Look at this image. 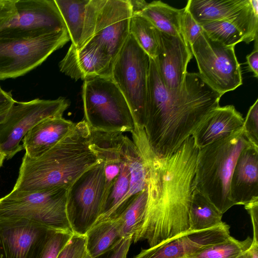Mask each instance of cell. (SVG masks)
<instances>
[{
	"mask_svg": "<svg viewBox=\"0 0 258 258\" xmlns=\"http://www.w3.org/2000/svg\"><path fill=\"white\" fill-rule=\"evenodd\" d=\"M16 17L0 29V37L32 38L63 30L55 0H16Z\"/></svg>",
	"mask_w": 258,
	"mask_h": 258,
	"instance_id": "obj_12",
	"label": "cell"
},
{
	"mask_svg": "<svg viewBox=\"0 0 258 258\" xmlns=\"http://www.w3.org/2000/svg\"><path fill=\"white\" fill-rule=\"evenodd\" d=\"M132 242L131 237H122L106 251L95 258H126Z\"/></svg>",
	"mask_w": 258,
	"mask_h": 258,
	"instance_id": "obj_36",
	"label": "cell"
},
{
	"mask_svg": "<svg viewBox=\"0 0 258 258\" xmlns=\"http://www.w3.org/2000/svg\"><path fill=\"white\" fill-rule=\"evenodd\" d=\"M16 102L10 92L0 88V121L5 117Z\"/></svg>",
	"mask_w": 258,
	"mask_h": 258,
	"instance_id": "obj_39",
	"label": "cell"
},
{
	"mask_svg": "<svg viewBox=\"0 0 258 258\" xmlns=\"http://www.w3.org/2000/svg\"><path fill=\"white\" fill-rule=\"evenodd\" d=\"M121 160L118 177L106 200L102 212L96 222L111 219L118 206L126 196L130 187V171L121 150Z\"/></svg>",
	"mask_w": 258,
	"mask_h": 258,
	"instance_id": "obj_30",
	"label": "cell"
},
{
	"mask_svg": "<svg viewBox=\"0 0 258 258\" xmlns=\"http://www.w3.org/2000/svg\"><path fill=\"white\" fill-rule=\"evenodd\" d=\"M185 7L201 26L220 20L234 25L252 10L250 0H189Z\"/></svg>",
	"mask_w": 258,
	"mask_h": 258,
	"instance_id": "obj_20",
	"label": "cell"
},
{
	"mask_svg": "<svg viewBox=\"0 0 258 258\" xmlns=\"http://www.w3.org/2000/svg\"><path fill=\"white\" fill-rule=\"evenodd\" d=\"M184 8L182 27L184 36L190 47L203 33V30L202 26L195 20L185 7Z\"/></svg>",
	"mask_w": 258,
	"mask_h": 258,
	"instance_id": "obj_35",
	"label": "cell"
},
{
	"mask_svg": "<svg viewBox=\"0 0 258 258\" xmlns=\"http://www.w3.org/2000/svg\"><path fill=\"white\" fill-rule=\"evenodd\" d=\"M104 186L103 161L81 174L68 188L66 212L72 232L85 235L101 215Z\"/></svg>",
	"mask_w": 258,
	"mask_h": 258,
	"instance_id": "obj_11",
	"label": "cell"
},
{
	"mask_svg": "<svg viewBox=\"0 0 258 258\" xmlns=\"http://www.w3.org/2000/svg\"><path fill=\"white\" fill-rule=\"evenodd\" d=\"M89 0H55L69 33L70 40L78 48L86 24Z\"/></svg>",
	"mask_w": 258,
	"mask_h": 258,
	"instance_id": "obj_25",
	"label": "cell"
},
{
	"mask_svg": "<svg viewBox=\"0 0 258 258\" xmlns=\"http://www.w3.org/2000/svg\"><path fill=\"white\" fill-rule=\"evenodd\" d=\"M202 27L210 38L226 46L235 47L244 40L240 31L228 21H212L202 25Z\"/></svg>",
	"mask_w": 258,
	"mask_h": 258,
	"instance_id": "obj_31",
	"label": "cell"
},
{
	"mask_svg": "<svg viewBox=\"0 0 258 258\" xmlns=\"http://www.w3.org/2000/svg\"><path fill=\"white\" fill-rule=\"evenodd\" d=\"M73 233L68 230H55L45 244L39 258H57Z\"/></svg>",
	"mask_w": 258,
	"mask_h": 258,
	"instance_id": "obj_32",
	"label": "cell"
},
{
	"mask_svg": "<svg viewBox=\"0 0 258 258\" xmlns=\"http://www.w3.org/2000/svg\"><path fill=\"white\" fill-rule=\"evenodd\" d=\"M147 169V201L144 223L137 242L149 247L189 232V211L199 148L192 136L175 152L157 155L144 129L132 133Z\"/></svg>",
	"mask_w": 258,
	"mask_h": 258,
	"instance_id": "obj_1",
	"label": "cell"
},
{
	"mask_svg": "<svg viewBox=\"0 0 258 258\" xmlns=\"http://www.w3.org/2000/svg\"><path fill=\"white\" fill-rule=\"evenodd\" d=\"M88 255L85 235L73 233L57 258H87Z\"/></svg>",
	"mask_w": 258,
	"mask_h": 258,
	"instance_id": "obj_33",
	"label": "cell"
},
{
	"mask_svg": "<svg viewBox=\"0 0 258 258\" xmlns=\"http://www.w3.org/2000/svg\"><path fill=\"white\" fill-rule=\"evenodd\" d=\"M247 258H258V243L252 242L247 250Z\"/></svg>",
	"mask_w": 258,
	"mask_h": 258,
	"instance_id": "obj_42",
	"label": "cell"
},
{
	"mask_svg": "<svg viewBox=\"0 0 258 258\" xmlns=\"http://www.w3.org/2000/svg\"><path fill=\"white\" fill-rule=\"evenodd\" d=\"M0 88H1V87H0Z\"/></svg>",
	"mask_w": 258,
	"mask_h": 258,
	"instance_id": "obj_46",
	"label": "cell"
},
{
	"mask_svg": "<svg viewBox=\"0 0 258 258\" xmlns=\"http://www.w3.org/2000/svg\"><path fill=\"white\" fill-rule=\"evenodd\" d=\"M82 99L84 120L91 130L121 133L134 130L132 110L111 77L84 80Z\"/></svg>",
	"mask_w": 258,
	"mask_h": 258,
	"instance_id": "obj_5",
	"label": "cell"
},
{
	"mask_svg": "<svg viewBox=\"0 0 258 258\" xmlns=\"http://www.w3.org/2000/svg\"><path fill=\"white\" fill-rule=\"evenodd\" d=\"M16 0H0V29L5 27L16 16Z\"/></svg>",
	"mask_w": 258,
	"mask_h": 258,
	"instance_id": "obj_37",
	"label": "cell"
},
{
	"mask_svg": "<svg viewBox=\"0 0 258 258\" xmlns=\"http://www.w3.org/2000/svg\"><path fill=\"white\" fill-rule=\"evenodd\" d=\"M184 10V8L176 9L158 1L148 3L137 14L148 20L159 31L172 36H181L186 40L182 27Z\"/></svg>",
	"mask_w": 258,
	"mask_h": 258,
	"instance_id": "obj_23",
	"label": "cell"
},
{
	"mask_svg": "<svg viewBox=\"0 0 258 258\" xmlns=\"http://www.w3.org/2000/svg\"><path fill=\"white\" fill-rule=\"evenodd\" d=\"M253 50L246 56L248 70L253 73L254 77H258V43L257 39L255 40Z\"/></svg>",
	"mask_w": 258,
	"mask_h": 258,
	"instance_id": "obj_40",
	"label": "cell"
},
{
	"mask_svg": "<svg viewBox=\"0 0 258 258\" xmlns=\"http://www.w3.org/2000/svg\"><path fill=\"white\" fill-rule=\"evenodd\" d=\"M92 149L84 119L50 149L35 157L24 155L13 190L33 192L68 188L84 172L100 162Z\"/></svg>",
	"mask_w": 258,
	"mask_h": 258,
	"instance_id": "obj_3",
	"label": "cell"
},
{
	"mask_svg": "<svg viewBox=\"0 0 258 258\" xmlns=\"http://www.w3.org/2000/svg\"><path fill=\"white\" fill-rule=\"evenodd\" d=\"M244 118L233 105L219 106L192 134L198 147L202 148L243 128Z\"/></svg>",
	"mask_w": 258,
	"mask_h": 258,
	"instance_id": "obj_19",
	"label": "cell"
},
{
	"mask_svg": "<svg viewBox=\"0 0 258 258\" xmlns=\"http://www.w3.org/2000/svg\"><path fill=\"white\" fill-rule=\"evenodd\" d=\"M130 34L150 58L156 57L160 46V32L148 20L138 14H132Z\"/></svg>",
	"mask_w": 258,
	"mask_h": 258,
	"instance_id": "obj_28",
	"label": "cell"
},
{
	"mask_svg": "<svg viewBox=\"0 0 258 258\" xmlns=\"http://www.w3.org/2000/svg\"><path fill=\"white\" fill-rule=\"evenodd\" d=\"M70 40L67 30L37 37H0V80L25 75Z\"/></svg>",
	"mask_w": 258,
	"mask_h": 258,
	"instance_id": "obj_8",
	"label": "cell"
},
{
	"mask_svg": "<svg viewBox=\"0 0 258 258\" xmlns=\"http://www.w3.org/2000/svg\"><path fill=\"white\" fill-rule=\"evenodd\" d=\"M147 201V188L140 192L117 217L120 219L122 237H131L137 242L144 223Z\"/></svg>",
	"mask_w": 258,
	"mask_h": 258,
	"instance_id": "obj_27",
	"label": "cell"
},
{
	"mask_svg": "<svg viewBox=\"0 0 258 258\" xmlns=\"http://www.w3.org/2000/svg\"><path fill=\"white\" fill-rule=\"evenodd\" d=\"M223 214L197 190L192 194L189 211V231L209 229L221 224Z\"/></svg>",
	"mask_w": 258,
	"mask_h": 258,
	"instance_id": "obj_26",
	"label": "cell"
},
{
	"mask_svg": "<svg viewBox=\"0 0 258 258\" xmlns=\"http://www.w3.org/2000/svg\"><path fill=\"white\" fill-rule=\"evenodd\" d=\"M234 205H244L258 198V147L249 144L240 153L230 181Z\"/></svg>",
	"mask_w": 258,
	"mask_h": 258,
	"instance_id": "obj_18",
	"label": "cell"
},
{
	"mask_svg": "<svg viewBox=\"0 0 258 258\" xmlns=\"http://www.w3.org/2000/svg\"><path fill=\"white\" fill-rule=\"evenodd\" d=\"M249 214L253 229L252 242L258 243V198L244 205Z\"/></svg>",
	"mask_w": 258,
	"mask_h": 258,
	"instance_id": "obj_38",
	"label": "cell"
},
{
	"mask_svg": "<svg viewBox=\"0 0 258 258\" xmlns=\"http://www.w3.org/2000/svg\"><path fill=\"white\" fill-rule=\"evenodd\" d=\"M225 222L215 227L189 231L156 246L142 249L133 258H186L199 249L223 241L230 236Z\"/></svg>",
	"mask_w": 258,
	"mask_h": 258,
	"instance_id": "obj_15",
	"label": "cell"
},
{
	"mask_svg": "<svg viewBox=\"0 0 258 258\" xmlns=\"http://www.w3.org/2000/svg\"><path fill=\"white\" fill-rule=\"evenodd\" d=\"M6 159V155L0 148V168L2 166L4 160Z\"/></svg>",
	"mask_w": 258,
	"mask_h": 258,
	"instance_id": "obj_43",
	"label": "cell"
},
{
	"mask_svg": "<svg viewBox=\"0 0 258 258\" xmlns=\"http://www.w3.org/2000/svg\"><path fill=\"white\" fill-rule=\"evenodd\" d=\"M69 106V101L62 97L17 101L0 121V148L6 159L12 158L23 149L20 142L34 126L47 118L62 117Z\"/></svg>",
	"mask_w": 258,
	"mask_h": 258,
	"instance_id": "obj_10",
	"label": "cell"
},
{
	"mask_svg": "<svg viewBox=\"0 0 258 258\" xmlns=\"http://www.w3.org/2000/svg\"><path fill=\"white\" fill-rule=\"evenodd\" d=\"M87 258H90V257L89 256V255H88Z\"/></svg>",
	"mask_w": 258,
	"mask_h": 258,
	"instance_id": "obj_45",
	"label": "cell"
},
{
	"mask_svg": "<svg viewBox=\"0 0 258 258\" xmlns=\"http://www.w3.org/2000/svg\"><path fill=\"white\" fill-rule=\"evenodd\" d=\"M190 49L201 78L221 95L242 84L241 70L234 46L215 41L203 31Z\"/></svg>",
	"mask_w": 258,
	"mask_h": 258,
	"instance_id": "obj_9",
	"label": "cell"
},
{
	"mask_svg": "<svg viewBox=\"0 0 258 258\" xmlns=\"http://www.w3.org/2000/svg\"><path fill=\"white\" fill-rule=\"evenodd\" d=\"M249 144L242 128L199 149L194 189L222 214L234 206L230 195L231 178L240 153Z\"/></svg>",
	"mask_w": 258,
	"mask_h": 258,
	"instance_id": "obj_4",
	"label": "cell"
},
{
	"mask_svg": "<svg viewBox=\"0 0 258 258\" xmlns=\"http://www.w3.org/2000/svg\"><path fill=\"white\" fill-rule=\"evenodd\" d=\"M252 241L249 237L239 240L230 236L223 241L199 249L186 258H237L248 249Z\"/></svg>",
	"mask_w": 258,
	"mask_h": 258,
	"instance_id": "obj_29",
	"label": "cell"
},
{
	"mask_svg": "<svg viewBox=\"0 0 258 258\" xmlns=\"http://www.w3.org/2000/svg\"><path fill=\"white\" fill-rule=\"evenodd\" d=\"M76 123L57 117L45 119L31 129L22 141L25 155L37 157L50 149L65 137L75 127Z\"/></svg>",
	"mask_w": 258,
	"mask_h": 258,
	"instance_id": "obj_21",
	"label": "cell"
},
{
	"mask_svg": "<svg viewBox=\"0 0 258 258\" xmlns=\"http://www.w3.org/2000/svg\"><path fill=\"white\" fill-rule=\"evenodd\" d=\"M132 7V14H137L141 12L148 4L144 0H129Z\"/></svg>",
	"mask_w": 258,
	"mask_h": 258,
	"instance_id": "obj_41",
	"label": "cell"
},
{
	"mask_svg": "<svg viewBox=\"0 0 258 258\" xmlns=\"http://www.w3.org/2000/svg\"><path fill=\"white\" fill-rule=\"evenodd\" d=\"M222 96L196 73H186L179 90H168L150 58L143 127L155 154L176 151L219 106Z\"/></svg>",
	"mask_w": 258,
	"mask_h": 258,
	"instance_id": "obj_2",
	"label": "cell"
},
{
	"mask_svg": "<svg viewBox=\"0 0 258 258\" xmlns=\"http://www.w3.org/2000/svg\"><path fill=\"white\" fill-rule=\"evenodd\" d=\"M67 191L66 187L33 192L12 190L0 199V219H24L72 232L66 212Z\"/></svg>",
	"mask_w": 258,
	"mask_h": 258,
	"instance_id": "obj_6",
	"label": "cell"
},
{
	"mask_svg": "<svg viewBox=\"0 0 258 258\" xmlns=\"http://www.w3.org/2000/svg\"><path fill=\"white\" fill-rule=\"evenodd\" d=\"M132 14L129 0H106L87 43L98 45L114 61L130 35Z\"/></svg>",
	"mask_w": 258,
	"mask_h": 258,
	"instance_id": "obj_14",
	"label": "cell"
},
{
	"mask_svg": "<svg viewBox=\"0 0 258 258\" xmlns=\"http://www.w3.org/2000/svg\"><path fill=\"white\" fill-rule=\"evenodd\" d=\"M121 150L130 171V187L111 219L117 218L137 195L147 188V169L144 161L134 142L126 136L122 137Z\"/></svg>",
	"mask_w": 258,
	"mask_h": 258,
	"instance_id": "obj_22",
	"label": "cell"
},
{
	"mask_svg": "<svg viewBox=\"0 0 258 258\" xmlns=\"http://www.w3.org/2000/svg\"><path fill=\"white\" fill-rule=\"evenodd\" d=\"M159 32V49L153 60L165 87L171 91H177L183 84L192 54L184 38Z\"/></svg>",
	"mask_w": 258,
	"mask_h": 258,
	"instance_id": "obj_16",
	"label": "cell"
},
{
	"mask_svg": "<svg viewBox=\"0 0 258 258\" xmlns=\"http://www.w3.org/2000/svg\"><path fill=\"white\" fill-rule=\"evenodd\" d=\"M118 217L96 222L86 233V248L90 258L106 251L122 237Z\"/></svg>",
	"mask_w": 258,
	"mask_h": 258,
	"instance_id": "obj_24",
	"label": "cell"
},
{
	"mask_svg": "<svg viewBox=\"0 0 258 258\" xmlns=\"http://www.w3.org/2000/svg\"><path fill=\"white\" fill-rule=\"evenodd\" d=\"M150 63V56L130 34L113 61L111 75L129 105L136 124L143 127Z\"/></svg>",
	"mask_w": 258,
	"mask_h": 258,
	"instance_id": "obj_7",
	"label": "cell"
},
{
	"mask_svg": "<svg viewBox=\"0 0 258 258\" xmlns=\"http://www.w3.org/2000/svg\"><path fill=\"white\" fill-rule=\"evenodd\" d=\"M243 133L248 142L258 147V99L250 107L243 125Z\"/></svg>",
	"mask_w": 258,
	"mask_h": 258,
	"instance_id": "obj_34",
	"label": "cell"
},
{
	"mask_svg": "<svg viewBox=\"0 0 258 258\" xmlns=\"http://www.w3.org/2000/svg\"><path fill=\"white\" fill-rule=\"evenodd\" d=\"M113 60L98 45L86 43L78 49L73 44L59 63L60 71L76 80L111 77Z\"/></svg>",
	"mask_w": 258,
	"mask_h": 258,
	"instance_id": "obj_17",
	"label": "cell"
},
{
	"mask_svg": "<svg viewBox=\"0 0 258 258\" xmlns=\"http://www.w3.org/2000/svg\"><path fill=\"white\" fill-rule=\"evenodd\" d=\"M237 258H247V251L243 253V254L239 255Z\"/></svg>",
	"mask_w": 258,
	"mask_h": 258,
	"instance_id": "obj_44",
	"label": "cell"
},
{
	"mask_svg": "<svg viewBox=\"0 0 258 258\" xmlns=\"http://www.w3.org/2000/svg\"><path fill=\"white\" fill-rule=\"evenodd\" d=\"M54 230L24 219H0V258H39Z\"/></svg>",
	"mask_w": 258,
	"mask_h": 258,
	"instance_id": "obj_13",
	"label": "cell"
}]
</instances>
